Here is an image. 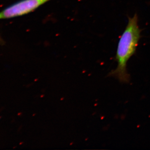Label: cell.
<instances>
[{
  "label": "cell",
  "mask_w": 150,
  "mask_h": 150,
  "mask_svg": "<svg viewBox=\"0 0 150 150\" xmlns=\"http://www.w3.org/2000/svg\"><path fill=\"white\" fill-rule=\"evenodd\" d=\"M138 16L135 14L128 18V22L121 35L117 46L115 60L117 68L112 70L108 76L117 79L122 83H128L130 77L127 70V64L136 52L141 38V30L138 25Z\"/></svg>",
  "instance_id": "cell-1"
},
{
  "label": "cell",
  "mask_w": 150,
  "mask_h": 150,
  "mask_svg": "<svg viewBox=\"0 0 150 150\" xmlns=\"http://www.w3.org/2000/svg\"><path fill=\"white\" fill-rule=\"evenodd\" d=\"M50 0H21L0 12V19L13 18L29 13Z\"/></svg>",
  "instance_id": "cell-2"
}]
</instances>
